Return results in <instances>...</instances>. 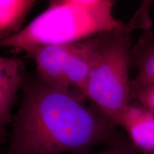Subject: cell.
Listing matches in <instances>:
<instances>
[{
    "label": "cell",
    "instance_id": "obj_6",
    "mask_svg": "<svg viewBox=\"0 0 154 154\" xmlns=\"http://www.w3.org/2000/svg\"><path fill=\"white\" fill-rule=\"evenodd\" d=\"M24 78L22 60L0 57V134L11 122V110Z\"/></svg>",
    "mask_w": 154,
    "mask_h": 154
},
{
    "label": "cell",
    "instance_id": "obj_5",
    "mask_svg": "<svg viewBox=\"0 0 154 154\" xmlns=\"http://www.w3.org/2000/svg\"><path fill=\"white\" fill-rule=\"evenodd\" d=\"M118 126L127 133L136 151L154 154V112L132 101L121 114Z\"/></svg>",
    "mask_w": 154,
    "mask_h": 154
},
{
    "label": "cell",
    "instance_id": "obj_4",
    "mask_svg": "<svg viewBox=\"0 0 154 154\" xmlns=\"http://www.w3.org/2000/svg\"><path fill=\"white\" fill-rule=\"evenodd\" d=\"M103 34L74 43L36 46L24 52L33 59L38 77L43 82L83 96L88 75L99 54Z\"/></svg>",
    "mask_w": 154,
    "mask_h": 154
},
{
    "label": "cell",
    "instance_id": "obj_9",
    "mask_svg": "<svg viewBox=\"0 0 154 154\" xmlns=\"http://www.w3.org/2000/svg\"><path fill=\"white\" fill-rule=\"evenodd\" d=\"M153 3L154 0H141L139 7L126 24V28L128 32L132 33L136 29L143 32L150 31L152 27L151 10Z\"/></svg>",
    "mask_w": 154,
    "mask_h": 154
},
{
    "label": "cell",
    "instance_id": "obj_3",
    "mask_svg": "<svg viewBox=\"0 0 154 154\" xmlns=\"http://www.w3.org/2000/svg\"><path fill=\"white\" fill-rule=\"evenodd\" d=\"M132 46L131 33L125 27L103 33L99 54L82 93L116 126L132 101L129 77Z\"/></svg>",
    "mask_w": 154,
    "mask_h": 154
},
{
    "label": "cell",
    "instance_id": "obj_11",
    "mask_svg": "<svg viewBox=\"0 0 154 154\" xmlns=\"http://www.w3.org/2000/svg\"><path fill=\"white\" fill-rule=\"evenodd\" d=\"M136 151L131 143H124L110 146L109 149L96 153L91 154H136Z\"/></svg>",
    "mask_w": 154,
    "mask_h": 154
},
{
    "label": "cell",
    "instance_id": "obj_10",
    "mask_svg": "<svg viewBox=\"0 0 154 154\" xmlns=\"http://www.w3.org/2000/svg\"><path fill=\"white\" fill-rule=\"evenodd\" d=\"M131 94L132 101L154 112V83L138 84L131 82Z\"/></svg>",
    "mask_w": 154,
    "mask_h": 154
},
{
    "label": "cell",
    "instance_id": "obj_13",
    "mask_svg": "<svg viewBox=\"0 0 154 154\" xmlns=\"http://www.w3.org/2000/svg\"><path fill=\"white\" fill-rule=\"evenodd\" d=\"M50 3H56V2H63V0H47Z\"/></svg>",
    "mask_w": 154,
    "mask_h": 154
},
{
    "label": "cell",
    "instance_id": "obj_12",
    "mask_svg": "<svg viewBox=\"0 0 154 154\" xmlns=\"http://www.w3.org/2000/svg\"><path fill=\"white\" fill-rule=\"evenodd\" d=\"M63 1H69V2H77V3H93L95 2L99 1V0H63Z\"/></svg>",
    "mask_w": 154,
    "mask_h": 154
},
{
    "label": "cell",
    "instance_id": "obj_1",
    "mask_svg": "<svg viewBox=\"0 0 154 154\" xmlns=\"http://www.w3.org/2000/svg\"><path fill=\"white\" fill-rule=\"evenodd\" d=\"M84 99L39 77L25 86L7 154H64L126 142L117 126L95 106L84 105Z\"/></svg>",
    "mask_w": 154,
    "mask_h": 154
},
{
    "label": "cell",
    "instance_id": "obj_7",
    "mask_svg": "<svg viewBox=\"0 0 154 154\" xmlns=\"http://www.w3.org/2000/svg\"><path fill=\"white\" fill-rule=\"evenodd\" d=\"M131 65L137 74L131 79L134 84L154 83V34L144 32L131 48Z\"/></svg>",
    "mask_w": 154,
    "mask_h": 154
},
{
    "label": "cell",
    "instance_id": "obj_8",
    "mask_svg": "<svg viewBox=\"0 0 154 154\" xmlns=\"http://www.w3.org/2000/svg\"><path fill=\"white\" fill-rule=\"evenodd\" d=\"M36 0H0V38L14 33Z\"/></svg>",
    "mask_w": 154,
    "mask_h": 154
},
{
    "label": "cell",
    "instance_id": "obj_2",
    "mask_svg": "<svg viewBox=\"0 0 154 154\" xmlns=\"http://www.w3.org/2000/svg\"><path fill=\"white\" fill-rule=\"evenodd\" d=\"M113 5L114 0L88 4L69 1L51 3L24 28L0 38V48L24 51L36 46L74 43L122 29L125 24L113 16Z\"/></svg>",
    "mask_w": 154,
    "mask_h": 154
}]
</instances>
